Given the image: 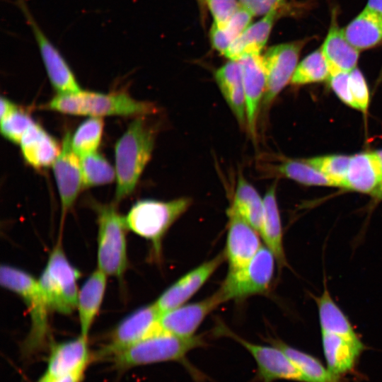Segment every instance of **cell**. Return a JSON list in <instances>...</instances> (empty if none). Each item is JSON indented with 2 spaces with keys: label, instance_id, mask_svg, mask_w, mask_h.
<instances>
[{
  "label": "cell",
  "instance_id": "f35d334b",
  "mask_svg": "<svg viewBox=\"0 0 382 382\" xmlns=\"http://www.w3.org/2000/svg\"><path fill=\"white\" fill-rule=\"evenodd\" d=\"M205 3L213 18L212 25L219 29L225 27L241 6L238 0H205Z\"/></svg>",
  "mask_w": 382,
  "mask_h": 382
},
{
  "label": "cell",
  "instance_id": "7bdbcfd3",
  "mask_svg": "<svg viewBox=\"0 0 382 382\" xmlns=\"http://www.w3.org/2000/svg\"><path fill=\"white\" fill-rule=\"evenodd\" d=\"M1 120L6 117L7 115H8L11 112H13L14 110H16L18 106L11 102L10 100H8L7 98H4L3 96L1 97Z\"/></svg>",
  "mask_w": 382,
  "mask_h": 382
},
{
  "label": "cell",
  "instance_id": "1f68e13d",
  "mask_svg": "<svg viewBox=\"0 0 382 382\" xmlns=\"http://www.w3.org/2000/svg\"><path fill=\"white\" fill-rule=\"evenodd\" d=\"M274 171L302 185L335 187L330 179L306 160H286L275 166Z\"/></svg>",
  "mask_w": 382,
  "mask_h": 382
},
{
  "label": "cell",
  "instance_id": "b9f144b4",
  "mask_svg": "<svg viewBox=\"0 0 382 382\" xmlns=\"http://www.w3.org/2000/svg\"><path fill=\"white\" fill-rule=\"evenodd\" d=\"M86 368L78 369L62 376L51 379V382H81Z\"/></svg>",
  "mask_w": 382,
  "mask_h": 382
},
{
  "label": "cell",
  "instance_id": "bcb514c9",
  "mask_svg": "<svg viewBox=\"0 0 382 382\" xmlns=\"http://www.w3.org/2000/svg\"><path fill=\"white\" fill-rule=\"evenodd\" d=\"M197 1L199 6L202 21H204V23L207 13V8L206 6L205 0H197Z\"/></svg>",
  "mask_w": 382,
  "mask_h": 382
},
{
  "label": "cell",
  "instance_id": "e575fe53",
  "mask_svg": "<svg viewBox=\"0 0 382 382\" xmlns=\"http://www.w3.org/2000/svg\"><path fill=\"white\" fill-rule=\"evenodd\" d=\"M80 158L83 187L110 183L116 178L115 168L97 152Z\"/></svg>",
  "mask_w": 382,
  "mask_h": 382
},
{
  "label": "cell",
  "instance_id": "5bb4252c",
  "mask_svg": "<svg viewBox=\"0 0 382 382\" xmlns=\"http://www.w3.org/2000/svg\"><path fill=\"white\" fill-rule=\"evenodd\" d=\"M226 260L224 251L206 261L167 288L154 303L161 313L185 304L194 296Z\"/></svg>",
  "mask_w": 382,
  "mask_h": 382
},
{
  "label": "cell",
  "instance_id": "d6a6232c",
  "mask_svg": "<svg viewBox=\"0 0 382 382\" xmlns=\"http://www.w3.org/2000/svg\"><path fill=\"white\" fill-rule=\"evenodd\" d=\"M330 75L327 60L319 48L299 62L290 83L302 86L328 80Z\"/></svg>",
  "mask_w": 382,
  "mask_h": 382
},
{
  "label": "cell",
  "instance_id": "7c38bea8",
  "mask_svg": "<svg viewBox=\"0 0 382 382\" xmlns=\"http://www.w3.org/2000/svg\"><path fill=\"white\" fill-rule=\"evenodd\" d=\"M33 34L51 84L58 93H70L81 89L76 79L57 47L50 40L31 14L25 0H17Z\"/></svg>",
  "mask_w": 382,
  "mask_h": 382
},
{
  "label": "cell",
  "instance_id": "e0dca14e",
  "mask_svg": "<svg viewBox=\"0 0 382 382\" xmlns=\"http://www.w3.org/2000/svg\"><path fill=\"white\" fill-rule=\"evenodd\" d=\"M246 102V129L255 140L258 117L266 88V74L262 54L246 55L239 60Z\"/></svg>",
  "mask_w": 382,
  "mask_h": 382
},
{
  "label": "cell",
  "instance_id": "7402d4cb",
  "mask_svg": "<svg viewBox=\"0 0 382 382\" xmlns=\"http://www.w3.org/2000/svg\"><path fill=\"white\" fill-rule=\"evenodd\" d=\"M321 335L328 369L338 378L349 372L364 349L362 342L323 332Z\"/></svg>",
  "mask_w": 382,
  "mask_h": 382
},
{
  "label": "cell",
  "instance_id": "f546056e",
  "mask_svg": "<svg viewBox=\"0 0 382 382\" xmlns=\"http://www.w3.org/2000/svg\"><path fill=\"white\" fill-rule=\"evenodd\" d=\"M271 345L279 348L294 363L306 378L307 382H339L328 368L314 357L294 348L280 340H267Z\"/></svg>",
  "mask_w": 382,
  "mask_h": 382
},
{
  "label": "cell",
  "instance_id": "60d3db41",
  "mask_svg": "<svg viewBox=\"0 0 382 382\" xmlns=\"http://www.w3.org/2000/svg\"><path fill=\"white\" fill-rule=\"evenodd\" d=\"M349 75V72L331 74L328 81L334 93L344 103L357 109L350 91Z\"/></svg>",
  "mask_w": 382,
  "mask_h": 382
},
{
  "label": "cell",
  "instance_id": "83f0119b",
  "mask_svg": "<svg viewBox=\"0 0 382 382\" xmlns=\"http://www.w3.org/2000/svg\"><path fill=\"white\" fill-rule=\"evenodd\" d=\"M227 210L240 216L259 232L264 213L263 197L241 173Z\"/></svg>",
  "mask_w": 382,
  "mask_h": 382
},
{
  "label": "cell",
  "instance_id": "7dc6e473",
  "mask_svg": "<svg viewBox=\"0 0 382 382\" xmlns=\"http://www.w3.org/2000/svg\"><path fill=\"white\" fill-rule=\"evenodd\" d=\"M38 382H51V378L45 373Z\"/></svg>",
  "mask_w": 382,
  "mask_h": 382
},
{
  "label": "cell",
  "instance_id": "ba28073f",
  "mask_svg": "<svg viewBox=\"0 0 382 382\" xmlns=\"http://www.w3.org/2000/svg\"><path fill=\"white\" fill-rule=\"evenodd\" d=\"M275 261L273 253L262 245L245 266L228 270L217 290L224 302L265 293L272 283Z\"/></svg>",
  "mask_w": 382,
  "mask_h": 382
},
{
  "label": "cell",
  "instance_id": "8992f818",
  "mask_svg": "<svg viewBox=\"0 0 382 382\" xmlns=\"http://www.w3.org/2000/svg\"><path fill=\"white\" fill-rule=\"evenodd\" d=\"M80 277L81 272L69 262L59 240L38 279L50 311L68 315L76 309Z\"/></svg>",
  "mask_w": 382,
  "mask_h": 382
},
{
  "label": "cell",
  "instance_id": "4fadbf2b",
  "mask_svg": "<svg viewBox=\"0 0 382 382\" xmlns=\"http://www.w3.org/2000/svg\"><path fill=\"white\" fill-rule=\"evenodd\" d=\"M71 139L70 132H67L64 137L60 153L52 164L61 202V222L64 221L81 187H83L81 160L72 149Z\"/></svg>",
  "mask_w": 382,
  "mask_h": 382
},
{
  "label": "cell",
  "instance_id": "ffe728a7",
  "mask_svg": "<svg viewBox=\"0 0 382 382\" xmlns=\"http://www.w3.org/2000/svg\"><path fill=\"white\" fill-rule=\"evenodd\" d=\"M382 179V164L376 151L350 156L343 189L371 195Z\"/></svg>",
  "mask_w": 382,
  "mask_h": 382
},
{
  "label": "cell",
  "instance_id": "9a60e30c",
  "mask_svg": "<svg viewBox=\"0 0 382 382\" xmlns=\"http://www.w3.org/2000/svg\"><path fill=\"white\" fill-rule=\"evenodd\" d=\"M228 217L224 251L228 270L245 266L262 246L259 232L238 214L227 210Z\"/></svg>",
  "mask_w": 382,
  "mask_h": 382
},
{
  "label": "cell",
  "instance_id": "836d02e7",
  "mask_svg": "<svg viewBox=\"0 0 382 382\" xmlns=\"http://www.w3.org/2000/svg\"><path fill=\"white\" fill-rule=\"evenodd\" d=\"M104 122L99 117H91L83 121L71 137V143L74 152L79 156L94 153L100 145Z\"/></svg>",
  "mask_w": 382,
  "mask_h": 382
},
{
  "label": "cell",
  "instance_id": "52a82bcc",
  "mask_svg": "<svg viewBox=\"0 0 382 382\" xmlns=\"http://www.w3.org/2000/svg\"><path fill=\"white\" fill-rule=\"evenodd\" d=\"M97 213V268L122 279L127 270V231L125 216L114 204H95Z\"/></svg>",
  "mask_w": 382,
  "mask_h": 382
},
{
  "label": "cell",
  "instance_id": "8fae6325",
  "mask_svg": "<svg viewBox=\"0 0 382 382\" xmlns=\"http://www.w3.org/2000/svg\"><path fill=\"white\" fill-rule=\"evenodd\" d=\"M308 40L305 38L275 45L269 47L262 55L266 74V88L262 105L265 110L290 83L301 52Z\"/></svg>",
  "mask_w": 382,
  "mask_h": 382
},
{
  "label": "cell",
  "instance_id": "5b68a950",
  "mask_svg": "<svg viewBox=\"0 0 382 382\" xmlns=\"http://www.w3.org/2000/svg\"><path fill=\"white\" fill-rule=\"evenodd\" d=\"M204 345L202 336L183 337L158 332L117 352L110 359L119 370L134 366L184 360L191 350Z\"/></svg>",
  "mask_w": 382,
  "mask_h": 382
},
{
  "label": "cell",
  "instance_id": "f1b7e54d",
  "mask_svg": "<svg viewBox=\"0 0 382 382\" xmlns=\"http://www.w3.org/2000/svg\"><path fill=\"white\" fill-rule=\"evenodd\" d=\"M321 332L335 334L352 340H360L349 319L333 301L325 287L316 299Z\"/></svg>",
  "mask_w": 382,
  "mask_h": 382
},
{
  "label": "cell",
  "instance_id": "484cf974",
  "mask_svg": "<svg viewBox=\"0 0 382 382\" xmlns=\"http://www.w3.org/2000/svg\"><path fill=\"white\" fill-rule=\"evenodd\" d=\"M19 144L24 160L35 169L52 165L61 151L54 137L36 123L25 133Z\"/></svg>",
  "mask_w": 382,
  "mask_h": 382
},
{
  "label": "cell",
  "instance_id": "ee69618b",
  "mask_svg": "<svg viewBox=\"0 0 382 382\" xmlns=\"http://www.w3.org/2000/svg\"><path fill=\"white\" fill-rule=\"evenodd\" d=\"M365 7L374 11L382 18V0H368Z\"/></svg>",
  "mask_w": 382,
  "mask_h": 382
},
{
  "label": "cell",
  "instance_id": "6da1fadb",
  "mask_svg": "<svg viewBox=\"0 0 382 382\" xmlns=\"http://www.w3.org/2000/svg\"><path fill=\"white\" fill-rule=\"evenodd\" d=\"M155 130L142 117L133 120L115 146L116 190L119 202L134 190L151 158L155 143Z\"/></svg>",
  "mask_w": 382,
  "mask_h": 382
},
{
  "label": "cell",
  "instance_id": "d6986e66",
  "mask_svg": "<svg viewBox=\"0 0 382 382\" xmlns=\"http://www.w3.org/2000/svg\"><path fill=\"white\" fill-rule=\"evenodd\" d=\"M90 359L88 337L80 334L76 338L52 346L45 374L54 379L86 368Z\"/></svg>",
  "mask_w": 382,
  "mask_h": 382
},
{
  "label": "cell",
  "instance_id": "44dd1931",
  "mask_svg": "<svg viewBox=\"0 0 382 382\" xmlns=\"http://www.w3.org/2000/svg\"><path fill=\"white\" fill-rule=\"evenodd\" d=\"M215 81L239 125L246 128V102L241 64L228 60L214 73Z\"/></svg>",
  "mask_w": 382,
  "mask_h": 382
},
{
  "label": "cell",
  "instance_id": "d590c367",
  "mask_svg": "<svg viewBox=\"0 0 382 382\" xmlns=\"http://www.w3.org/2000/svg\"><path fill=\"white\" fill-rule=\"evenodd\" d=\"M305 160L330 179L335 187H344L350 156L332 154Z\"/></svg>",
  "mask_w": 382,
  "mask_h": 382
},
{
  "label": "cell",
  "instance_id": "ac0fdd59",
  "mask_svg": "<svg viewBox=\"0 0 382 382\" xmlns=\"http://www.w3.org/2000/svg\"><path fill=\"white\" fill-rule=\"evenodd\" d=\"M331 74L350 72L357 68L359 51L346 38L337 19V11H332L328 34L321 46Z\"/></svg>",
  "mask_w": 382,
  "mask_h": 382
},
{
  "label": "cell",
  "instance_id": "8d00e7d4",
  "mask_svg": "<svg viewBox=\"0 0 382 382\" xmlns=\"http://www.w3.org/2000/svg\"><path fill=\"white\" fill-rule=\"evenodd\" d=\"M35 123L28 113L17 108L1 120V133L8 141L20 144L25 133Z\"/></svg>",
  "mask_w": 382,
  "mask_h": 382
},
{
  "label": "cell",
  "instance_id": "ab89813d",
  "mask_svg": "<svg viewBox=\"0 0 382 382\" xmlns=\"http://www.w3.org/2000/svg\"><path fill=\"white\" fill-rule=\"evenodd\" d=\"M349 83L357 110L366 114L369 104V92L365 78L359 69L355 68L349 72Z\"/></svg>",
  "mask_w": 382,
  "mask_h": 382
},
{
  "label": "cell",
  "instance_id": "4dcf8cb0",
  "mask_svg": "<svg viewBox=\"0 0 382 382\" xmlns=\"http://www.w3.org/2000/svg\"><path fill=\"white\" fill-rule=\"evenodd\" d=\"M253 17L248 11L240 6L225 27L219 29L212 25L209 30L212 47L224 55L233 41L252 23Z\"/></svg>",
  "mask_w": 382,
  "mask_h": 382
},
{
  "label": "cell",
  "instance_id": "74e56055",
  "mask_svg": "<svg viewBox=\"0 0 382 382\" xmlns=\"http://www.w3.org/2000/svg\"><path fill=\"white\" fill-rule=\"evenodd\" d=\"M240 6L253 17L264 16L271 12H277L282 16L295 14L301 5L291 4L286 0H238Z\"/></svg>",
  "mask_w": 382,
  "mask_h": 382
},
{
  "label": "cell",
  "instance_id": "30bf717a",
  "mask_svg": "<svg viewBox=\"0 0 382 382\" xmlns=\"http://www.w3.org/2000/svg\"><path fill=\"white\" fill-rule=\"evenodd\" d=\"M215 330L219 335H224L237 341L250 353L257 363V378L261 382H272L280 379L307 382L301 372L277 347L248 342L221 322L218 323Z\"/></svg>",
  "mask_w": 382,
  "mask_h": 382
},
{
  "label": "cell",
  "instance_id": "cb8c5ba5",
  "mask_svg": "<svg viewBox=\"0 0 382 382\" xmlns=\"http://www.w3.org/2000/svg\"><path fill=\"white\" fill-rule=\"evenodd\" d=\"M281 16L277 12H271L251 23L233 41L224 56L228 60L238 61L246 55L261 54L276 20Z\"/></svg>",
  "mask_w": 382,
  "mask_h": 382
},
{
  "label": "cell",
  "instance_id": "d4e9b609",
  "mask_svg": "<svg viewBox=\"0 0 382 382\" xmlns=\"http://www.w3.org/2000/svg\"><path fill=\"white\" fill-rule=\"evenodd\" d=\"M108 275L96 268L86 279L79 291L77 309L81 335L88 337L97 316L107 286Z\"/></svg>",
  "mask_w": 382,
  "mask_h": 382
},
{
  "label": "cell",
  "instance_id": "f6af8a7d",
  "mask_svg": "<svg viewBox=\"0 0 382 382\" xmlns=\"http://www.w3.org/2000/svg\"><path fill=\"white\" fill-rule=\"evenodd\" d=\"M381 161L382 164V149L376 151ZM371 196L376 200V201H381L382 200V179L381 181L380 185L376 190V191L371 195Z\"/></svg>",
  "mask_w": 382,
  "mask_h": 382
},
{
  "label": "cell",
  "instance_id": "2e32d148",
  "mask_svg": "<svg viewBox=\"0 0 382 382\" xmlns=\"http://www.w3.org/2000/svg\"><path fill=\"white\" fill-rule=\"evenodd\" d=\"M224 302L216 291L198 302L183 304L179 307L161 314L160 325L163 331L173 335L190 337L204 320V318Z\"/></svg>",
  "mask_w": 382,
  "mask_h": 382
},
{
  "label": "cell",
  "instance_id": "3957f363",
  "mask_svg": "<svg viewBox=\"0 0 382 382\" xmlns=\"http://www.w3.org/2000/svg\"><path fill=\"white\" fill-rule=\"evenodd\" d=\"M1 285L19 296L25 303L30 318V328L23 345L27 355L39 351L45 345L49 332L48 314L50 309L38 279L30 273L8 265L0 267Z\"/></svg>",
  "mask_w": 382,
  "mask_h": 382
},
{
  "label": "cell",
  "instance_id": "277c9868",
  "mask_svg": "<svg viewBox=\"0 0 382 382\" xmlns=\"http://www.w3.org/2000/svg\"><path fill=\"white\" fill-rule=\"evenodd\" d=\"M190 197L170 201L151 199L134 203L125 216L128 230L149 241L154 256L159 260L162 241L170 226L190 207Z\"/></svg>",
  "mask_w": 382,
  "mask_h": 382
},
{
  "label": "cell",
  "instance_id": "4316f807",
  "mask_svg": "<svg viewBox=\"0 0 382 382\" xmlns=\"http://www.w3.org/2000/svg\"><path fill=\"white\" fill-rule=\"evenodd\" d=\"M342 30L349 43L359 52L382 44V18L366 7Z\"/></svg>",
  "mask_w": 382,
  "mask_h": 382
},
{
  "label": "cell",
  "instance_id": "9c48e42d",
  "mask_svg": "<svg viewBox=\"0 0 382 382\" xmlns=\"http://www.w3.org/2000/svg\"><path fill=\"white\" fill-rule=\"evenodd\" d=\"M161 313L154 303L135 310L123 318L113 330L108 342L97 353L100 359H108L135 343L162 331Z\"/></svg>",
  "mask_w": 382,
  "mask_h": 382
},
{
  "label": "cell",
  "instance_id": "7a4b0ae2",
  "mask_svg": "<svg viewBox=\"0 0 382 382\" xmlns=\"http://www.w3.org/2000/svg\"><path fill=\"white\" fill-rule=\"evenodd\" d=\"M45 108L69 115L99 117L144 116L158 110L153 103L135 100L125 92L101 93L82 90L76 93H58Z\"/></svg>",
  "mask_w": 382,
  "mask_h": 382
},
{
  "label": "cell",
  "instance_id": "603a6c76",
  "mask_svg": "<svg viewBox=\"0 0 382 382\" xmlns=\"http://www.w3.org/2000/svg\"><path fill=\"white\" fill-rule=\"evenodd\" d=\"M264 213L259 231L265 246L273 253L279 267L287 266L283 230L276 196V184L272 185L263 197Z\"/></svg>",
  "mask_w": 382,
  "mask_h": 382
}]
</instances>
